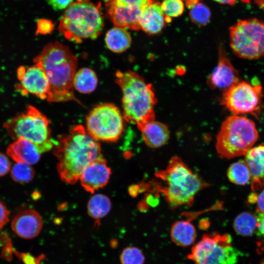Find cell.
<instances>
[{"label": "cell", "instance_id": "cell-23", "mask_svg": "<svg viewBox=\"0 0 264 264\" xmlns=\"http://www.w3.org/2000/svg\"><path fill=\"white\" fill-rule=\"evenodd\" d=\"M98 83L95 72L89 68H82L77 71L74 77L73 87L78 91L88 93L93 91Z\"/></svg>", "mask_w": 264, "mask_h": 264}, {"label": "cell", "instance_id": "cell-1", "mask_svg": "<svg viewBox=\"0 0 264 264\" xmlns=\"http://www.w3.org/2000/svg\"><path fill=\"white\" fill-rule=\"evenodd\" d=\"M53 154L58 160L57 169L61 180L70 184L79 180L90 163L103 157L99 142L81 125L73 126L68 133L58 137Z\"/></svg>", "mask_w": 264, "mask_h": 264}, {"label": "cell", "instance_id": "cell-20", "mask_svg": "<svg viewBox=\"0 0 264 264\" xmlns=\"http://www.w3.org/2000/svg\"><path fill=\"white\" fill-rule=\"evenodd\" d=\"M140 131L145 143L150 148L161 147L167 142L169 138L168 127L154 120L146 124Z\"/></svg>", "mask_w": 264, "mask_h": 264}, {"label": "cell", "instance_id": "cell-22", "mask_svg": "<svg viewBox=\"0 0 264 264\" xmlns=\"http://www.w3.org/2000/svg\"><path fill=\"white\" fill-rule=\"evenodd\" d=\"M107 47L115 53H121L129 48L132 39L129 33L123 28L115 27L110 29L105 36Z\"/></svg>", "mask_w": 264, "mask_h": 264}, {"label": "cell", "instance_id": "cell-45", "mask_svg": "<svg viewBox=\"0 0 264 264\" xmlns=\"http://www.w3.org/2000/svg\"></svg>", "mask_w": 264, "mask_h": 264}, {"label": "cell", "instance_id": "cell-27", "mask_svg": "<svg viewBox=\"0 0 264 264\" xmlns=\"http://www.w3.org/2000/svg\"><path fill=\"white\" fill-rule=\"evenodd\" d=\"M35 171L31 165L24 162H16L11 167L10 175L12 179L19 183H26L34 178Z\"/></svg>", "mask_w": 264, "mask_h": 264}, {"label": "cell", "instance_id": "cell-39", "mask_svg": "<svg viewBox=\"0 0 264 264\" xmlns=\"http://www.w3.org/2000/svg\"><path fill=\"white\" fill-rule=\"evenodd\" d=\"M257 212L264 213V190L258 196Z\"/></svg>", "mask_w": 264, "mask_h": 264}, {"label": "cell", "instance_id": "cell-37", "mask_svg": "<svg viewBox=\"0 0 264 264\" xmlns=\"http://www.w3.org/2000/svg\"><path fill=\"white\" fill-rule=\"evenodd\" d=\"M73 0H48L49 4L54 10H62L71 4Z\"/></svg>", "mask_w": 264, "mask_h": 264}, {"label": "cell", "instance_id": "cell-21", "mask_svg": "<svg viewBox=\"0 0 264 264\" xmlns=\"http://www.w3.org/2000/svg\"><path fill=\"white\" fill-rule=\"evenodd\" d=\"M170 237L176 244L187 247L193 244L196 241L197 231L194 225L189 220H178L172 225Z\"/></svg>", "mask_w": 264, "mask_h": 264}, {"label": "cell", "instance_id": "cell-13", "mask_svg": "<svg viewBox=\"0 0 264 264\" xmlns=\"http://www.w3.org/2000/svg\"><path fill=\"white\" fill-rule=\"evenodd\" d=\"M108 15L115 27L134 30L140 29L139 20L143 9L120 0H104Z\"/></svg>", "mask_w": 264, "mask_h": 264}, {"label": "cell", "instance_id": "cell-33", "mask_svg": "<svg viewBox=\"0 0 264 264\" xmlns=\"http://www.w3.org/2000/svg\"><path fill=\"white\" fill-rule=\"evenodd\" d=\"M14 254L21 260L24 264H38L39 260L29 253L20 252L15 249Z\"/></svg>", "mask_w": 264, "mask_h": 264}, {"label": "cell", "instance_id": "cell-10", "mask_svg": "<svg viewBox=\"0 0 264 264\" xmlns=\"http://www.w3.org/2000/svg\"><path fill=\"white\" fill-rule=\"evenodd\" d=\"M86 131L97 141H117L124 130L123 117L118 108L110 103L94 107L86 118Z\"/></svg>", "mask_w": 264, "mask_h": 264}, {"label": "cell", "instance_id": "cell-17", "mask_svg": "<svg viewBox=\"0 0 264 264\" xmlns=\"http://www.w3.org/2000/svg\"><path fill=\"white\" fill-rule=\"evenodd\" d=\"M171 18L166 16L158 2L152 3L146 6L142 10L139 20L140 29L149 34L160 32Z\"/></svg>", "mask_w": 264, "mask_h": 264}, {"label": "cell", "instance_id": "cell-32", "mask_svg": "<svg viewBox=\"0 0 264 264\" xmlns=\"http://www.w3.org/2000/svg\"><path fill=\"white\" fill-rule=\"evenodd\" d=\"M14 248L12 242L9 239L4 245H2L0 257L5 261L10 262L13 258L14 254Z\"/></svg>", "mask_w": 264, "mask_h": 264}, {"label": "cell", "instance_id": "cell-42", "mask_svg": "<svg viewBox=\"0 0 264 264\" xmlns=\"http://www.w3.org/2000/svg\"><path fill=\"white\" fill-rule=\"evenodd\" d=\"M258 196H256V194L254 193H253L251 195L249 196L248 198V201L251 203H254L256 202H257Z\"/></svg>", "mask_w": 264, "mask_h": 264}, {"label": "cell", "instance_id": "cell-43", "mask_svg": "<svg viewBox=\"0 0 264 264\" xmlns=\"http://www.w3.org/2000/svg\"><path fill=\"white\" fill-rule=\"evenodd\" d=\"M261 264H264V260L262 261Z\"/></svg>", "mask_w": 264, "mask_h": 264}, {"label": "cell", "instance_id": "cell-12", "mask_svg": "<svg viewBox=\"0 0 264 264\" xmlns=\"http://www.w3.org/2000/svg\"><path fill=\"white\" fill-rule=\"evenodd\" d=\"M34 63L32 66H22L18 69L20 83L17 88L22 95L30 93L49 102L51 93L48 77L41 63Z\"/></svg>", "mask_w": 264, "mask_h": 264}, {"label": "cell", "instance_id": "cell-2", "mask_svg": "<svg viewBox=\"0 0 264 264\" xmlns=\"http://www.w3.org/2000/svg\"><path fill=\"white\" fill-rule=\"evenodd\" d=\"M36 62L41 63L48 77L51 93L49 102L74 101L82 105L73 90L78 59L68 47L57 41L51 42L34 58Z\"/></svg>", "mask_w": 264, "mask_h": 264}, {"label": "cell", "instance_id": "cell-31", "mask_svg": "<svg viewBox=\"0 0 264 264\" xmlns=\"http://www.w3.org/2000/svg\"><path fill=\"white\" fill-rule=\"evenodd\" d=\"M53 22L47 19H41L37 22V34H47L53 30Z\"/></svg>", "mask_w": 264, "mask_h": 264}, {"label": "cell", "instance_id": "cell-38", "mask_svg": "<svg viewBox=\"0 0 264 264\" xmlns=\"http://www.w3.org/2000/svg\"><path fill=\"white\" fill-rule=\"evenodd\" d=\"M128 5L139 6L143 9L153 2L150 0H120Z\"/></svg>", "mask_w": 264, "mask_h": 264}, {"label": "cell", "instance_id": "cell-29", "mask_svg": "<svg viewBox=\"0 0 264 264\" xmlns=\"http://www.w3.org/2000/svg\"><path fill=\"white\" fill-rule=\"evenodd\" d=\"M145 258L142 251L134 246L123 249L120 256L121 264H144Z\"/></svg>", "mask_w": 264, "mask_h": 264}, {"label": "cell", "instance_id": "cell-11", "mask_svg": "<svg viewBox=\"0 0 264 264\" xmlns=\"http://www.w3.org/2000/svg\"><path fill=\"white\" fill-rule=\"evenodd\" d=\"M262 87L239 82L225 90L221 104L234 115L250 113L258 117L262 108Z\"/></svg>", "mask_w": 264, "mask_h": 264}, {"label": "cell", "instance_id": "cell-19", "mask_svg": "<svg viewBox=\"0 0 264 264\" xmlns=\"http://www.w3.org/2000/svg\"><path fill=\"white\" fill-rule=\"evenodd\" d=\"M245 161L250 172L252 190L261 189L264 186V144L251 148Z\"/></svg>", "mask_w": 264, "mask_h": 264}, {"label": "cell", "instance_id": "cell-5", "mask_svg": "<svg viewBox=\"0 0 264 264\" xmlns=\"http://www.w3.org/2000/svg\"><path fill=\"white\" fill-rule=\"evenodd\" d=\"M104 26L100 3L77 0L65 11L59 24L61 33L67 40L80 43L83 39H95Z\"/></svg>", "mask_w": 264, "mask_h": 264}, {"label": "cell", "instance_id": "cell-40", "mask_svg": "<svg viewBox=\"0 0 264 264\" xmlns=\"http://www.w3.org/2000/svg\"><path fill=\"white\" fill-rule=\"evenodd\" d=\"M214 0L220 3L227 4H230V5H233L239 1H241L244 3H249L250 2L249 0Z\"/></svg>", "mask_w": 264, "mask_h": 264}, {"label": "cell", "instance_id": "cell-25", "mask_svg": "<svg viewBox=\"0 0 264 264\" xmlns=\"http://www.w3.org/2000/svg\"><path fill=\"white\" fill-rule=\"evenodd\" d=\"M257 225L256 215L248 212L239 214L233 222V228L236 232L243 237L252 236L256 232Z\"/></svg>", "mask_w": 264, "mask_h": 264}, {"label": "cell", "instance_id": "cell-34", "mask_svg": "<svg viewBox=\"0 0 264 264\" xmlns=\"http://www.w3.org/2000/svg\"><path fill=\"white\" fill-rule=\"evenodd\" d=\"M11 168V163L8 157L0 152V177L6 175Z\"/></svg>", "mask_w": 264, "mask_h": 264}, {"label": "cell", "instance_id": "cell-28", "mask_svg": "<svg viewBox=\"0 0 264 264\" xmlns=\"http://www.w3.org/2000/svg\"><path fill=\"white\" fill-rule=\"evenodd\" d=\"M189 9L190 18L194 23L202 26L209 22L211 17V12L206 5L199 1Z\"/></svg>", "mask_w": 264, "mask_h": 264}, {"label": "cell", "instance_id": "cell-9", "mask_svg": "<svg viewBox=\"0 0 264 264\" xmlns=\"http://www.w3.org/2000/svg\"><path fill=\"white\" fill-rule=\"evenodd\" d=\"M229 32L230 46L237 56L249 60L264 56V22L255 18L241 20Z\"/></svg>", "mask_w": 264, "mask_h": 264}, {"label": "cell", "instance_id": "cell-3", "mask_svg": "<svg viewBox=\"0 0 264 264\" xmlns=\"http://www.w3.org/2000/svg\"><path fill=\"white\" fill-rule=\"evenodd\" d=\"M115 76V82L123 93L124 118L136 124L140 131L146 124L154 120V108L157 100L153 87L132 71H118Z\"/></svg>", "mask_w": 264, "mask_h": 264}, {"label": "cell", "instance_id": "cell-26", "mask_svg": "<svg viewBox=\"0 0 264 264\" xmlns=\"http://www.w3.org/2000/svg\"><path fill=\"white\" fill-rule=\"evenodd\" d=\"M227 175L231 182L239 185H245L251 179L249 168L242 160L232 164L227 170Z\"/></svg>", "mask_w": 264, "mask_h": 264}, {"label": "cell", "instance_id": "cell-4", "mask_svg": "<svg viewBox=\"0 0 264 264\" xmlns=\"http://www.w3.org/2000/svg\"><path fill=\"white\" fill-rule=\"evenodd\" d=\"M155 176L162 183L154 184V190L162 193L172 208L192 205L196 195L209 186L177 156L172 158Z\"/></svg>", "mask_w": 264, "mask_h": 264}, {"label": "cell", "instance_id": "cell-24", "mask_svg": "<svg viewBox=\"0 0 264 264\" xmlns=\"http://www.w3.org/2000/svg\"><path fill=\"white\" fill-rule=\"evenodd\" d=\"M111 207V201L107 196L100 194H96L88 201V213L92 219L99 220L108 215Z\"/></svg>", "mask_w": 264, "mask_h": 264}, {"label": "cell", "instance_id": "cell-15", "mask_svg": "<svg viewBox=\"0 0 264 264\" xmlns=\"http://www.w3.org/2000/svg\"><path fill=\"white\" fill-rule=\"evenodd\" d=\"M111 173L106 160L101 157L92 162L85 169L79 180L84 189L92 193L108 183Z\"/></svg>", "mask_w": 264, "mask_h": 264}, {"label": "cell", "instance_id": "cell-16", "mask_svg": "<svg viewBox=\"0 0 264 264\" xmlns=\"http://www.w3.org/2000/svg\"><path fill=\"white\" fill-rule=\"evenodd\" d=\"M218 63L208 77L207 83L211 88L225 89L239 82V74L222 48L219 49Z\"/></svg>", "mask_w": 264, "mask_h": 264}, {"label": "cell", "instance_id": "cell-18", "mask_svg": "<svg viewBox=\"0 0 264 264\" xmlns=\"http://www.w3.org/2000/svg\"><path fill=\"white\" fill-rule=\"evenodd\" d=\"M42 153L31 141L20 137L10 144L6 149V154L16 162L33 165L38 162Z\"/></svg>", "mask_w": 264, "mask_h": 264}, {"label": "cell", "instance_id": "cell-35", "mask_svg": "<svg viewBox=\"0 0 264 264\" xmlns=\"http://www.w3.org/2000/svg\"><path fill=\"white\" fill-rule=\"evenodd\" d=\"M10 211L0 199V232L9 221Z\"/></svg>", "mask_w": 264, "mask_h": 264}, {"label": "cell", "instance_id": "cell-14", "mask_svg": "<svg viewBox=\"0 0 264 264\" xmlns=\"http://www.w3.org/2000/svg\"><path fill=\"white\" fill-rule=\"evenodd\" d=\"M11 224L13 231L17 236L24 239H32L40 233L43 221L37 211L25 208L15 214Z\"/></svg>", "mask_w": 264, "mask_h": 264}, {"label": "cell", "instance_id": "cell-44", "mask_svg": "<svg viewBox=\"0 0 264 264\" xmlns=\"http://www.w3.org/2000/svg\"><path fill=\"white\" fill-rule=\"evenodd\" d=\"M152 0V1H153V0Z\"/></svg>", "mask_w": 264, "mask_h": 264}, {"label": "cell", "instance_id": "cell-30", "mask_svg": "<svg viewBox=\"0 0 264 264\" xmlns=\"http://www.w3.org/2000/svg\"><path fill=\"white\" fill-rule=\"evenodd\" d=\"M161 7L164 14L170 18L180 16L184 10L181 0H165L161 4Z\"/></svg>", "mask_w": 264, "mask_h": 264}, {"label": "cell", "instance_id": "cell-7", "mask_svg": "<svg viewBox=\"0 0 264 264\" xmlns=\"http://www.w3.org/2000/svg\"><path fill=\"white\" fill-rule=\"evenodd\" d=\"M50 122L37 109L30 106L26 110L7 120L3 127L14 140L22 137L34 143L43 154L52 149Z\"/></svg>", "mask_w": 264, "mask_h": 264}, {"label": "cell", "instance_id": "cell-36", "mask_svg": "<svg viewBox=\"0 0 264 264\" xmlns=\"http://www.w3.org/2000/svg\"><path fill=\"white\" fill-rule=\"evenodd\" d=\"M256 216L257 220L256 234L264 238V213L257 212Z\"/></svg>", "mask_w": 264, "mask_h": 264}, {"label": "cell", "instance_id": "cell-6", "mask_svg": "<svg viewBox=\"0 0 264 264\" xmlns=\"http://www.w3.org/2000/svg\"><path fill=\"white\" fill-rule=\"evenodd\" d=\"M258 138L253 121L234 115L222 122L217 136L216 147L220 156L232 158L246 155Z\"/></svg>", "mask_w": 264, "mask_h": 264}, {"label": "cell", "instance_id": "cell-41", "mask_svg": "<svg viewBox=\"0 0 264 264\" xmlns=\"http://www.w3.org/2000/svg\"><path fill=\"white\" fill-rule=\"evenodd\" d=\"M201 0H187L186 2V5L190 8L195 4L200 1Z\"/></svg>", "mask_w": 264, "mask_h": 264}, {"label": "cell", "instance_id": "cell-8", "mask_svg": "<svg viewBox=\"0 0 264 264\" xmlns=\"http://www.w3.org/2000/svg\"><path fill=\"white\" fill-rule=\"evenodd\" d=\"M231 242L228 234H204L193 246L188 258L195 264H235L241 252Z\"/></svg>", "mask_w": 264, "mask_h": 264}]
</instances>
